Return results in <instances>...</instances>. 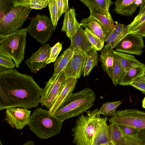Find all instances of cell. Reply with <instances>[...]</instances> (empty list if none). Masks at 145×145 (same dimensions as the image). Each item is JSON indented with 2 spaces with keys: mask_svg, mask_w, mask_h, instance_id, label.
<instances>
[{
  "mask_svg": "<svg viewBox=\"0 0 145 145\" xmlns=\"http://www.w3.org/2000/svg\"><path fill=\"white\" fill-rule=\"evenodd\" d=\"M42 89L32 76L16 69L0 72V110L37 108Z\"/></svg>",
  "mask_w": 145,
  "mask_h": 145,
  "instance_id": "6da1fadb",
  "label": "cell"
},
{
  "mask_svg": "<svg viewBox=\"0 0 145 145\" xmlns=\"http://www.w3.org/2000/svg\"><path fill=\"white\" fill-rule=\"evenodd\" d=\"M96 98L94 91L89 88L72 93L51 115L63 121L86 112L93 105Z\"/></svg>",
  "mask_w": 145,
  "mask_h": 145,
  "instance_id": "7a4b0ae2",
  "label": "cell"
},
{
  "mask_svg": "<svg viewBox=\"0 0 145 145\" xmlns=\"http://www.w3.org/2000/svg\"><path fill=\"white\" fill-rule=\"evenodd\" d=\"M63 123L51 115L49 110L39 108L31 115L27 125L40 139H46L59 134Z\"/></svg>",
  "mask_w": 145,
  "mask_h": 145,
  "instance_id": "3957f363",
  "label": "cell"
},
{
  "mask_svg": "<svg viewBox=\"0 0 145 145\" xmlns=\"http://www.w3.org/2000/svg\"><path fill=\"white\" fill-rule=\"evenodd\" d=\"M99 110L86 111V114L81 115L76 120L71 129L73 143L76 145H91L93 137L99 123L100 115Z\"/></svg>",
  "mask_w": 145,
  "mask_h": 145,
  "instance_id": "277c9868",
  "label": "cell"
},
{
  "mask_svg": "<svg viewBox=\"0 0 145 145\" xmlns=\"http://www.w3.org/2000/svg\"><path fill=\"white\" fill-rule=\"evenodd\" d=\"M27 32L22 28L10 34L0 35V52L10 57L17 68L24 59Z\"/></svg>",
  "mask_w": 145,
  "mask_h": 145,
  "instance_id": "5b68a950",
  "label": "cell"
},
{
  "mask_svg": "<svg viewBox=\"0 0 145 145\" xmlns=\"http://www.w3.org/2000/svg\"><path fill=\"white\" fill-rule=\"evenodd\" d=\"M31 10L21 6H14L0 21V35L10 34L20 29Z\"/></svg>",
  "mask_w": 145,
  "mask_h": 145,
  "instance_id": "8992f818",
  "label": "cell"
},
{
  "mask_svg": "<svg viewBox=\"0 0 145 145\" xmlns=\"http://www.w3.org/2000/svg\"><path fill=\"white\" fill-rule=\"evenodd\" d=\"M25 28L29 35L42 45L46 44L51 38L54 31L51 19L46 15L39 14L31 19Z\"/></svg>",
  "mask_w": 145,
  "mask_h": 145,
  "instance_id": "52a82bcc",
  "label": "cell"
},
{
  "mask_svg": "<svg viewBox=\"0 0 145 145\" xmlns=\"http://www.w3.org/2000/svg\"><path fill=\"white\" fill-rule=\"evenodd\" d=\"M66 80L64 71L58 75H53L42 89L40 103L50 109L60 95Z\"/></svg>",
  "mask_w": 145,
  "mask_h": 145,
  "instance_id": "ba28073f",
  "label": "cell"
},
{
  "mask_svg": "<svg viewBox=\"0 0 145 145\" xmlns=\"http://www.w3.org/2000/svg\"><path fill=\"white\" fill-rule=\"evenodd\" d=\"M108 121L118 125H124L140 130L145 128V112L135 109H126L116 111Z\"/></svg>",
  "mask_w": 145,
  "mask_h": 145,
  "instance_id": "9c48e42d",
  "label": "cell"
},
{
  "mask_svg": "<svg viewBox=\"0 0 145 145\" xmlns=\"http://www.w3.org/2000/svg\"><path fill=\"white\" fill-rule=\"evenodd\" d=\"M145 47L141 36L133 33L127 34L115 47L116 51L140 56Z\"/></svg>",
  "mask_w": 145,
  "mask_h": 145,
  "instance_id": "30bf717a",
  "label": "cell"
},
{
  "mask_svg": "<svg viewBox=\"0 0 145 145\" xmlns=\"http://www.w3.org/2000/svg\"><path fill=\"white\" fill-rule=\"evenodd\" d=\"M31 111L21 107H15L6 109L4 120L12 128L21 130L27 125Z\"/></svg>",
  "mask_w": 145,
  "mask_h": 145,
  "instance_id": "8fae6325",
  "label": "cell"
},
{
  "mask_svg": "<svg viewBox=\"0 0 145 145\" xmlns=\"http://www.w3.org/2000/svg\"><path fill=\"white\" fill-rule=\"evenodd\" d=\"M88 55L81 50L74 49V55L64 69L66 79H78L83 73Z\"/></svg>",
  "mask_w": 145,
  "mask_h": 145,
  "instance_id": "7c38bea8",
  "label": "cell"
},
{
  "mask_svg": "<svg viewBox=\"0 0 145 145\" xmlns=\"http://www.w3.org/2000/svg\"><path fill=\"white\" fill-rule=\"evenodd\" d=\"M51 48L49 44L42 45L26 60L25 63L32 73H35L46 67L50 54Z\"/></svg>",
  "mask_w": 145,
  "mask_h": 145,
  "instance_id": "4fadbf2b",
  "label": "cell"
},
{
  "mask_svg": "<svg viewBox=\"0 0 145 145\" xmlns=\"http://www.w3.org/2000/svg\"><path fill=\"white\" fill-rule=\"evenodd\" d=\"M109 126L111 141L114 145H142L137 137L126 135L117 125L112 123Z\"/></svg>",
  "mask_w": 145,
  "mask_h": 145,
  "instance_id": "5bb4252c",
  "label": "cell"
},
{
  "mask_svg": "<svg viewBox=\"0 0 145 145\" xmlns=\"http://www.w3.org/2000/svg\"><path fill=\"white\" fill-rule=\"evenodd\" d=\"M81 25L105 42L106 38L110 32L97 19L91 15L83 18L81 21Z\"/></svg>",
  "mask_w": 145,
  "mask_h": 145,
  "instance_id": "9a60e30c",
  "label": "cell"
},
{
  "mask_svg": "<svg viewBox=\"0 0 145 145\" xmlns=\"http://www.w3.org/2000/svg\"><path fill=\"white\" fill-rule=\"evenodd\" d=\"M70 39L71 44L69 47L73 50H81L88 55L94 49L81 26Z\"/></svg>",
  "mask_w": 145,
  "mask_h": 145,
  "instance_id": "2e32d148",
  "label": "cell"
},
{
  "mask_svg": "<svg viewBox=\"0 0 145 145\" xmlns=\"http://www.w3.org/2000/svg\"><path fill=\"white\" fill-rule=\"evenodd\" d=\"M78 81V79L70 77L66 79L63 88L58 98L49 110L51 115L56 112L72 94Z\"/></svg>",
  "mask_w": 145,
  "mask_h": 145,
  "instance_id": "e0dca14e",
  "label": "cell"
},
{
  "mask_svg": "<svg viewBox=\"0 0 145 145\" xmlns=\"http://www.w3.org/2000/svg\"><path fill=\"white\" fill-rule=\"evenodd\" d=\"M144 0H116L114 3V12L125 16H132Z\"/></svg>",
  "mask_w": 145,
  "mask_h": 145,
  "instance_id": "ac0fdd59",
  "label": "cell"
},
{
  "mask_svg": "<svg viewBox=\"0 0 145 145\" xmlns=\"http://www.w3.org/2000/svg\"><path fill=\"white\" fill-rule=\"evenodd\" d=\"M114 50L110 45L106 44L101 51L99 60L101 67L111 79L115 55Z\"/></svg>",
  "mask_w": 145,
  "mask_h": 145,
  "instance_id": "d6986e66",
  "label": "cell"
},
{
  "mask_svg": "<svg viewBox=\"0 0 145 145\" xmlns=\"http://www.w3.org/2000/svg\"><path fill=\"white\" fill-rule=\"evenodd\" d=\"M81 26L80 23L78 22L76 19L75 9L70 8L69 11L65 14L61 31L65 32L70 39Z\"/></svg>",
  "mask_w": 145,
  "mask_h": 145,
  "instance_id": "ffe728a7",
  "label": "cell"
},
{
  "mask_svg": "<svg viewBox=\"0 0 145 145\" xmlns=\"http://www.w3.org/2000/svg\"><path fill=\"white\" fill-rule=\"evenodd\" d=\"M74 52V50L69 47L57 58L54 64L53 75L57 76L63 71L73 56Z\"/></svg>",
  "mask_w": 145,
  "mask_h": 145,
  "instance_id": "44dd1931",
  "label": "cell"
},
{
  "mask_svg": "<svg viewBox=\"0 0 145 145\" xmlns=\"http://www.w3.org/2000/svg\"><path fill=\"white\" fill-rule=\"evenodd\" d=\"M145 71V64L143 63L133 67L126 71L119 84L123 86L130 85L137 77L144 75Z\"/></svg>",
  "mask_w": 145,
  "mask_h": 145,
  "instance_id": "7402d4cb",
  "label": "cell"
},
{
  "mask_svg": "<svg viewBox=\"0 0 145 145\" xmlns=\"http://www.w3.org/2000/svg\"><path fill=\"white\" fill-rule=\"evenodd\" d=\"M107 119L106 117H101L96 132L102 144L114 145L111 141L109 126L106 123Z\"/></svg>",
  "mask_w": 145,
  "mask_h": 145,
  "instance_id": "603a6c76",
  "label": "cell"
},
{
  "mask_svg": "<svg viewBox=\"0 0 145 145\" xmlns=\"http://www.w3.org/2000/svg\"><path fill=\"white\" fill-rule=\"evenodd\" d=\"M89 9L94 8L110 16L109 9L112 3L111 0H80Z\"/></svg>",
  "mask_w": 145,
  "mask_h": 145,
  "instance_id": "cb8c5ba5",
  "label": "cell"
},
{
  "mask_svg": "<svg viewBox=\"0 0 145 145\" xmlns=\"http://www.w3.org/2000/svg\"><path fill=\"white\" fill-rule=\"evenodd\" d=\"M114 53L119 56L122 67L125 72L131 68L143 63L133 55L116 51Z\"/></svg>",
  "mask_w": 145,
  "mask_h": 145,
  "instance_id": "d4e9b609",
  "label": "cell"
},
{
  "mask_svg": "<svg viewBox=\"0 0 145 145\" xmlns=\"http://www.w3.org/2000/svg\"><path fill=\"white\" fill-rule=\"evenodd\" d=\"M89 9L90 15L97 19L110 32L114 29V22L111 15H108L94 8Z\"/></svg>",
  "mask_w": 145,
  "mask_h": 145,
  "instance_id": "484cf974",
  "label": "cell"
},
{
  "mask_svg": "<svg viewBox=\"0 0 145 145\" xmlns=\"http://www.w3.org/2000/svg\"><path fill=\"white\" fill-rule=\"evenodd\" d=\"M50 0H13L14 5L31 9L41 10L48 5Z\"/></svg>",
  "mask_w": 145,
  "mask_h": 145,
  "instance_id": "4316f807",
  "label": "cell"
},
{
  "mask_svg": "<svg viewBox=\"0 0 145 145\" xmlns=\"http://www.w3.org/2000/svg\"><path fill=\"white\" fill-rule=\"evenodd\" d=\"M125 73L123 68L119 56L115 54L111 80L115 86L119 84Z\"/></svg>",
  "mask_w": 145,
  "mask_h": 145,
  "instance_id": "83f0119b",
  "label": "cell"
},
{
  "mask_svg": "<svg viewBox=\"0 0 145 145\" xmlns=\"http://www.w3.org/2000/svg\"><path fill=\"white\" fill-rule=\"evenodd\" d=\"M122 103L121 101L114 102H106L100 107L97 114L106 116H116V110Z\"/></svg>",
  "mask_w": 145,
  "mask_h": 145,
  "instance_id": "f1b7e54d",
  "label": "cell"
},
{
  "mask_svg": "<svg viewBox=\"0 0 145 145\" xmlns=\"http://www.w3.org/2000/svg\"><path fill=\"white\" fill-rule=\"evenodd\" d=\"M99 60L97 51L94 48L88 55L83 72L84 76H88L93 68L97 66Z\"/></svg>",
  "mask_w": 145,
  "mask_h": 145,
  "instance_id": "f546056e",
  "label": "cell"
},
{
  "mask_svg": "<svg viewBox=\"0 0 145 145\" xmlns=\"http://www.w3.org/2000/svg\"><path fill=\"white\" fill-rule=\"evenodd\" d=\"M15 66V63L10 57L0 52V72L13 69Z\"/></svg>",
  "mask_w": 145,
  "mask_h": 145,
  "instance_id": "4dcf8cb0",
  "label": "cell"
},
{
  "mask_svg": "<svg viewBox=\"0 0 145 145\" xmlns=\"http://www.w3.org/2000/svg\"><path fill=\"white\" fill-rule=\"evenodd\" d=\"M84 32L94 48L97 51H101L104 46L105 42L88 29H85Z\"/></svg>",
  "mask_w": 145,
  "mask_h": 145,
  "instance_id": "1f68e13d",
  "label": "cell"
},
{
  "mask_svg": "<svg viewBox=\"0 0 145 145\" xmlns=\"http://www.w3.org/2000/svg\"><path fill=\"white\" fill-rule=\"evenodd\" d=\"M48 7L50 18L53 24L55 31L59 19L56 0H50Z\"/></svg>",
  "mask_w": 145,
  "mask_h": 145,
  "instance_id": "d6a6232c",
  "label": "cell"
},
{
  "mask_svg": "<svg viewBox=\"0 0 145 145\" xmlns=\"http://www.w3.org/2000/svg\"><path fill=\"white\" fill-rule=\"evenodd\" d=\"M14 7L13 0H0V21Z\"/></svg>",
  "mask_w": 145,
  "mask_h": 145,
  "instance_id": "836d02e7",
  "label": "cell"
},
{
  "mask_svg": "<svg viewBox=\"0 0 145 145\" xmlns=\"http://www.w3.org/2000/svg\"><path fill=\"white\" fill-rule=\"evenodd\" d=\"M62 48V44L59 42L51 47L50 56L47 62V64L55 61Z\"/></svg>",
  "mask_w": 145,
  "mask_h": 145,
  "instance_id": "e575fe53",
  "label": "cell"
},
{
  "mask_svg": "<svg viewBox=\"0 0 145 145\" xmlns=\"http://www.w3.org/2000/svg\"><path fill=\"white\" fill-rule=\"evenodd\" d=\"M131 86L145 95V76L144 75L136 78L131 84Z\"/></svg>",
  "mask_w": 145,
  "mask_h": 145,
  "instance_id": "d590c367",
  "label": "cell"
},
{
  "mask_svg": "<svg viewBox=\"0 0 145 145\" xmlns=\"http://www.w3.org/2000/svg\"><path fill=\"white\" fill-rule=\"evenodd\" d=\"M59 18L63 13L68 12L69 9L68 0H56Z\"/></svg>",
  "mask_w": 145,
  "mask_h": 145,
  "instance_id": "8d00e7d4",
  "label": "cell"
},
{
  "mask_svg": "<svg viewBox=\"0 0 145 145\" xmlns=\"http://www.w3.org/2000/svg\"><path fill=\"white\" fill-rule=\"evenodd\" d=\"M118 125L123 132L126 135L132 137H137L140 130L128 126Z\"/></svg>",
  "mask_w": 145,
  "mask_h": 145,
  "instance_id": "74e56055",
  "label": "cell"
},
{
  "mask_svg": "<svg viewBox=\"0 0 145 145\" xmlns=\"http://www.w3.org/2000/svg\"><path fill=\"white\" fill-rule=\"evenodd\" d=\"M133 33L145 37V21L138 26L130 31L128 33Z\"/></svg>",
  "mask_w": 145,
  "mask_h": 145,
  "instance_id": "f35d334b",
  "label": "cell"
},
{
  "mask_svg": "<svg viewBox=\"0 0 145 145\" xmlns=\"http://www.w3.org/2000/svg\"><path fill=\"white\" fill-rule=\"evenodd\" d=\"M128 27L127 28L121 33L119 34L116 39H114L113 42L110 46L113 48H115L117 44L128 33Z\"/></svg>",
  "mask_w": 145,
  "mask_h": 145,
  "instance_id": "ab89813d",
  "label": "cell"
},
{
  "mask_svg": "<svg viewBox=\"0 0 145 145\" xmlns=\"http://www.w3.org/2000/svg\"><path fill=\"white\" fill-rule=\"evenodd\" d=\"M145 21V14L135 22L133 23L131 22L130 24L128 25V32L132 29L140 25Z\"/></svg>",
  "mask_w": 145,
  "mask_h": 145,
  "instance_id": "60d3db41",
  "label": "cell"
},
{
  "mask_svg": "<svg viewBox=\"0 0 145 145\" xmlns=\"http://www.w3.org/2000/svg\"><path fill=\"white\" fill-rule=\"evenodd\" d=\"M116 25H115L114 30L115 32L118 35H119L123 31L127 28L128 27V25L121 24L117 22H115Z\"/></svg>",
  "mask_w": 145,
  "mask_h": 145,
  "instance_id": "b9f144b4",
  "label": "cell"
},
{
  "mask_svg": "<svg viewBox=\"0 0 145 145\" xmlns=\"http://www.w3.org/2000/svg\"><path fill=\"white\" fill-rule=\"evenodd\" d=\"M145 14V0L144 1L141 6L140 7V8L139 12L133 21L131 22L132 23H133L138 20L142 16Z\"/></svg>",
  "mask_w": 145,
  "mask_h": 145,
  "instance_id": "7bdbcfd3",
  "label": "cell"
},
{
  "mask_svg": "<svg viewBox=\"0 0 145 145\" xmlns=\"http://www.w3.org/2000/svg\"><path fill=\"white\" fill-rule=\"evenodd\" d=\"M137 137L142 145L145 144V128L140 130Z\"/></svg>",
  "mask_w": 145,
  "mask_h": 145,
  "instance_id": "ee69618b",
  "label": "cell"
},
{
  "mask_svg": "<svg viewBox=\"0 0 145 145\" xmlns=\"http://www.w3.org/2000/svg\"><path fill=\"white\" fill-rule=\"evenodd\" d=\"M102 143L99 139L96 131L93 137L91 145H101Z\"/></svg>",
  "mask_w": 145,
  "mask_h": 145,
  "instance_id": "f6af8a7d",
  "label": "cell"
},
{
  "mask_svg": "<svg viewBox=\"0 0 145 145\" xmlns=\"http://www.w3.org/2000/svg\"><path fill=\"white\" fill-rule=\"evenodd\" d=\"M118 35L115 32L114 29L107 36L115 39L117 38Z\"/></svg>",
  "mask_w": 145,
  "mask_h": 145,
  "instance_id": "bcb514c9",
  "label": "cell"
},
{
  "mask_svg": "<svg viewBox=\"0 0 145 145\" xmlns=\"http://www.w3.org/2000/svg\"><path fill=\"white\" fill-rule=\"evenodd\" d=\"M35 143L33 140H29L25 143L23 145H34Z\"/></svg>",
  "mask_w": 145,
  "mask_h": 145,
  "instance_id": "7dc6e473",
  "label": "cell"
},
{
  "mask_svg": "<svg viewBox=\"0 0 145 145\" xmlns=\"http://www.w3.org/2000/svg\"><path fill=\"white\" fill-rule=\"evenodd\" d=\"M142 107L144 108H145V97L143 99L142 102Z\"/></svg>",
  "mask_w": 145,
  "mask_h": 145,
  "instance_id": "c3c4849f",
  "label": "cell"
},
{
  "mask_svg": "<svg viewBox=\"0 0 145 145\" xmlns=\"http://www.w3.org/2000/svg\"><path fill=\"white\" fill-rule=\"evenodd\" d=\"M101 145H114L112 144H102Z\"/></svg>",
  "mask_w": 145,
  "mask_h": 145,
  "instance_id": "681fc988",
  "label": "cell"
},
{
  "mask_svg": "<svg viewBox=\"0 0 145 145\" xmlns=\"http://www.w3.org/2000/svg\"><path fill=\"white\" fill-rule=\"evenodd\" d=\"M0 145H3L1 140H0Z\"/></svg>",
  "mask_w": 145,
  "mask_h": 145,
  "instance_id": "f907efd6",
  "label": "cell"
},
{
  "mask_svg": "<svg viewBox=\"0 0 145 145\" xmlns=\"http://www.w3.org/2000/svg\"><path fill=\"white\" fill-rule=\"evenodd\" d=\"M144 75L145 76V71H144Z\"/></svg>",
  "mask_w": 145,
  "mask_h": 145,
  "instance_id": "816d5d0a",
  "label": "cell"
},
{
  "mask_svg": "<svg viewBox=\"0 0 145 145\" xmlns=\"http://www.w3.org/2000/svg\"><path fill=\"white\" fill-rule=\"evenodd\" d=\"M143 145H145V144H143Z\"/></svg>",
  "mask_w": 145,
  "mask_h": 145,
  "instance_id": "f5cc1de1",
  "label": "cell"
}]
</instances>
